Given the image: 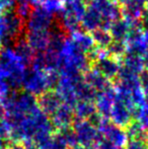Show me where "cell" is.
Wrapping results in <instances>:
<instances>
[{
  "label": "cell",
  "mask_w": 148,
  "mask_h": 149,
  "mask_svg": "<svg viewBox=\"0 0 148 149\" xmlns=\"http://www.w3.org/2000/svg\"><path fill=\"white\" fill-rule=\"evenodd\" d=\"M73 108L65 104H62L60 108L51 116V123L54 129L59 131L70 128L74 121Z\"/></svg>",
  "instance_id": "ba28073f"
},
{
  "label": "cell",
  "mask_w": 148,
  "mask_h": 149,
  "mask_svg": "<svg viewBox=\"0 0 148 149\" xmlns=\"http://www.w3.org/2000/svg\"><path fill=\"white\" fill-rule=\"evenodd\" d=\"M126 44V54H130V55L138 56V57L142 58L148 50V43L145 40L144 35H143V37L139 38V39H136L134 41H131Z\"/></svg>",
  "instance_id": "e0dca14e"
},
{
  "label": "cell",
  "mask_w": 148,
  "mask_h": 149,
  "mask_svg": "<svg viewBox=\"0 0 148 149\" xmlns=\"http://www.w3.org/2000/svg\"><path fill=\"white\" fill-rule=\"evenodd\" d=\"M6 116V113H5V109H4L3 104H2V102H0V120L1 119H4Z\"/></svg>",
  "instance_id": "f546056e"
},
{
  "label": "cell",
  "mask_w": 148,
  "mask_h": 149,
  "mask_svg": "<svg viewBox=\"0 0 148 149\" xmlns=\"http://www.w3.org/2000/svg\"><path fill=\"white\" fill-rule=\"evenodd\" d=\"M125 132L127 134L128 140L130 139H138V140H148V130L144 129L140 125L139 122L133 120L126 128Z\"/></svg>",
  "instance_id": "2e32d148"
},
{
  "label": "cell",
  "mask_w": 148,
  "mask_h": 149,
  "mask_svg": "<svg viewBox=\"0 0 148 149\" xmlns=\"http://www.w3.org/2000/svg\"><path fill=\"white\" fill-rule=\"evenodd\" d=\"M7 148V142L5 139L0 137V149H6Z\"/></svg>",
  "instance_id": "4dcf8cb0"
},
{
  "label": "cell",
  "mask_w": 148,
  "mask_h": 149,
  "mask_svg": "<svg viewBox=\"0 0 148 149\" xmlns=\"http://www.w3.org/2000/svg\"><path fill=\"white\" fill-rule=\"evenodd\" d=\"M59 135L61 136V138L63 139V141L65 142L66 145H67L68 147H72V146H74L77 144L76 136H75V134H74L73 129H71V128H67V129L61 130Z\"/></svg>",
  "instance_id": "7402d4cb"
},
{
  "label": "cell",
  "mask_w": 148,
  "mask_h": 149,
  "mask_svg": "<svg viewBox=\"0 0 148 149\" xmlns=\"http://www.w3.org/2000/svg\"><path fill=\"white\" fill-rule=\"evenodd\" d=\"M121 66L138 75H140L142 71L145 70L142 58L130 54H125L123 56L121 59Z\"/></svg>",
  "instance_id": "5bb4252c"
},
{
  "label": "cell",
  "mask_w": 148,
  "mask_h": 149,
  "mask_svg": "<svg viewBox=\"0 0 148 149\" xmlns=\"http://www.w3.org/2000/svg\"><path fill=\"white\" fill-rule=\"evenodd\" d=\"M120 66L119 60L109 56L105 51H101L99 57L91 63V68L99 71L110 81L116 80L120 70Z\"/></svg>",
  "instance_id": "277c9868"
},
{
  "label": "cell",
  "mask_w": 148,
  "mask_h": 149,
  "mask_svg": "<svg viewBox=\"0 0 148 149\" xmlns=\"http://www.w3.org/2000/svg\"><path fill=\"white\" fill-rule=\"evenodd\" d=\"M73 131L77 144L87 149H94L103 140L97 126L89 120H77L73 124Z\"/></svg>",
  "instance_id": "6da1fadb"
},
{
  "label": "cell",
  "mask_w": 148,
  "mask_h": 149,
  "mask_svg": "<svg viewBox=\"0 0 148 149\" xmlns=\"http://www.w3.org/2000/svg\"><path fill=\"white\" fill-rule=\"evenodd\" d=\"M142 59H143V64H144V69L148 71V50L146 53H145V55L142 57Z\"/></svg>",
  "instance_id": "f1b7e54d"
},
{
  "label": "cell",
  "mask_w": 148,
  "mask_h": 149,
  "mask_svg": "<svg viewBox=\"0 0 148 149\" xmlns=\"http://www.w3.org/2000/svg\"><path fill=\"white\" fill-rule=\"evenodd\" d=\"M101 137L104 141L108 142L116 147H124L128 142V137L125 129L110 123L107 119H104L97 127Z\"/></svg>",
  "instance_id": "3957f363"
},
{
  "label": "cell",
  "mask_w": 148,
  "mask_h": 149,
  "mask_svg": "<svg viewBox=\"0 0 148 149\" xmlns=\"http://www.w3.org/2000/svg\"><path fill=\"white\" fill-rule=\"evenodd\" d=\"M125 146L126 149H148V140L130 139Z\"/></svg>",
  "instance_id": "cb8c5ba5"
},
{
  "label": "cell",
  "mask_w": 148,
  "mask_h": 149,
  "mask_svg": "<svg viewBox=\"0 0 148 149\" xmlns=\"http://www.w3.org/2000/svg\"><path fill=\"white\" fill-rule=\"evenodd\" d=\"M22 90L35 96L48 91L49 88L46 80V72L37 70L33 67H26L22 76Z\"/></svg>",
  "instance_id": "7a4b0ae2"
},
{
  "label": "cell",
  "mask_w": 148,
  "mask_h": 149,
  "mask_svg": "<svg viewBox=\"0 0 148 149\" xmlns=\"http://www.w3.org/2000/svg\"><path fill=\"white\" fill-rule=\"evenodd\" d=\"M130 26L131 22L123 17L113 22L109 28V31L111 33L113 40L126 42V38L128 36L129 30H130Z\"/></svg>",
  "instance_id": "7c38bea8"
},
{
  "label": "cell",
  "mask_w": 148,
  "mask_h": 149,
  "mask_svg": "<svg viewBox=\"0 0 148 149\" xmlns=\"http://www.w3.org/2000/svg\"><path fill=\"white\" fill-rule=\"evenodd\" d=\"M62 1H63V3H64V2H67V1H71V0H62Z\"/></svg>",
  "instance_id": "d590c367"
},
{
  "label": "cell",
  "mask_w": 148,
  "mask_h": 149,
  "mask_svg": "<svg viewBox=\"0 0 148 149\" xmlns=\"http://www.w3.org/2000/svg\"><path fill=\"white\" fill-rule=\"evenodd\" d=\"M38 106L41 111L48 117H51L58 109L60 108L63 102L56 90H48L38 96Z\"/></svg>",
  "instance_id": "52a82bcc"
},
{
  "label": "cell",
  "mask_w": 148,
  "mask_h": 149,
  "mask_svg": "<svg viewBox=\"0 0 148 149\" xmlns=\"http://www.w3.org/2000/svg\"><path fill=\"white\" fill-rule=\"evenodd\" d=\"M91 39H92L94 45L97 46L99 49L105 51L108 48V46L112 43L113 38L110 33L109 30L107 29H103V28H99L95 29L94 31H90L89 33Z\"/></svg>",
  "instance_id": "9a60e30c"
},
{
  "label": "cell",
  "mask_w": 148,
  "mask_h": 149,
  "mask_svg": "<svg viewBox=\"0 0 148 149\" xmlns=\"http://www.w3.org/2000/svg\"><path fill=\"white\" fill-rule=\"evenodd\" d=\"M95 1H99V0H88L89 3H90V2H95Z\"/></svg>",
  "instance_id": "e575fe53"
},
{
  "label": "cell",
  "mask_w": 148,
  "mask_h": 149,
  "mask_svg": "<svg viewBox=\"0 0 148 149\" xmlns=\"http://www.w3.org/2000/svg\"><path fill=\"white\" fill-rule=\"evenodd\" d=\"M6 149H26V146L20 142H13L10 145H7Z\"/></svg>",
  "instance_id": "83f0119b"
},
{
  "label": "cell",
  "mask_w": 148,
  "mask_h": 149,
  "mask_svg": "<svg viewBox=\"0 0 148 149\" xmlns=\"http://www.w3.org/2000/svg\"><path fill=\"white\" fill-rule=\"evenodd\" d=\"M26 39L35 52L46 51L49 43L48 31H26Z\"/></svg>",
  "instance_id": "8fae6325"
},
{
  "label": "cell",
  "mask_w": 148,
  "mask_h": 149,
  "mask_svg": "<svg viewBox=\"0 0 148 149\" xmlns=\"http://www.w3.org/2000/svg\"><path fill=\"white\" fill-rule=\"evenodd\" d=\"M75 91H76L77 98L79 100H84V102H94V100L97 97V92L91 86H89L84 80H81L78 82L75 87Z\"/></svg>",
  "instance_id": "ac0fdd59"
},
{
  "label": "cell",
  "mask_w": 148,
  "mask_h": 149,
  "mask_svg": "<svg viewBox=\"0 0 148 149\" xmlns=\"http://www.w3.org/2000/svg\"><path fill=\"white\" fill-rule=\"evenodd\" d=\"M81 26L83 31L86 33H90L95 29L103 26V18H101V13L91 3L87 5L86 11L83 14L82 19H81Z\"/></svg>",
  "instance_id": "9c48e42d"
},
{
  "label": "cell",
  "mask_w": 148,
  "mask_h": 149,
  "mask_svg": "<svg viewBox=\"0 0 148 149\" xmlns=\"http://www.w3.org/2000/svg\"><path fill=\"white\" fill-rule=\"evenodd\" d=\"M54 14L43 5L34 6L28 19L26 22V31H48L53 20Z\"/></svg>",
  "instance_id": "5b68a950"
},
{
  "label": "cell",
  "mask_w": 148,
  "mask_h": 149,
  "mask_svg": "<svg viewBox=\"0 0 148 149\" xmlns=\"http://www.w3.org/2000/svg\"><path fill=\"white\" fill-rule=\"evenodd\" d=\"M10 91H11V88H10L9 84L6 81L5 77L0 73V100L7 96L10 93Z\"/></svg>",
  "instance_id": "484cf974"
},
{
  "label": "cell",
  "mask_w": 148,
  "mask_h": 149,
  "mask_svg": "<svg viewBox=\"0 0 148 149\" xmlns=\"http://www.w3.org/2000/svg\"><path fill=\"white\" fill-rule=\"evenodd\" d=\"M69 149H87V148H85V147H83V146H81V145H79V144H76V145H74V146H72V147H70Z\"/></svg>",
  "instance_id": "1f68e13d"
},
{
  "label": "cell",
  "mask_w": 148,
  "mask_h": 149,
  "mask_svg": "<svg viewBox=\"0 0 148 149\" xmlns=\"http://www.w3.org/2000/svg\"><path fill=\"white\" fill-rule=\"evenodd\" d=\"M134 120L139 122L144 129L148 130V102H144L142 106L136 109L134 113Z\"/></svg>",
  "instance_id": "ffe728a7"
},
{
  "label": "cell",
  "mask_w": 148,
  "mask_h": 149,
  "mask_svg": "<svg viewBox=\"0 0 148 149\" xmlns=\"http://www.w3.org/2000/svg\"><path fill=\"white\" fill-rule=\"evenodd\" d=\"M126 50H127L126 42L113 40L112 43L110 44L107 49L105 50V52L109 56H111V57L116 58V59H118V60H121L123 56L126 54Z\"/></svg>",
  "instance_id": "d6986e66"
},
{
  "label": "cell",
  "mask_w": 148,
  "mask_h": 149,
  "mask_svg": "<svg viewBox=\"0 0 148 149\" xmlns=\"http://www.w3.org/2000/svg\"><path fill=\"white\" fill-rule=\"evenodd\" d=\"M74 117L77 120H89L97 114L94 102L79 100L73 108Z\"/></svg>",
  "instance_id": "4fadbf2b"
},
{
  "label": "cell",
  "mask_w": 148,
  "mask_h": 149,
  "mask_svg": "<svg viewBox=\"0 0 148 149\" xmlns=\"http://www.w3.org/2000/svg\"><path fill=\"white\" fill-rule=\"evenodd\" d=\"M0 48H1V43H0Z\"/></svg>",
  "instance_id": "8d00e7d4"
},
{
  "label": "cell",
  "mask_w": 148,
  "mask_h": 149,
  "mask_svg": "<svg viewBox=\"0 0 148 149\" xmlns=\"http://www.w3.org/2000/svg\"><path fill=\"white\" fill-rule=\"evenodd\" d=\"M117 1H118V3L120 4L121 6H122L123 4H124V3H126V2L128 1V0H117Z\"/></svg>",
  "instance_id": "836d02e7"
},
{
  "label": "cell",
  "mask_w": 148,
  "mask_h": 149,
  "mask_svg": "<svg viewBox=\"0 0 148 149\" xmlns=\"http://www.w3.org/2000/svg\"><path fill=\"white\" fill-rule=\"evenodd\" d=\"M83 80L91 86L97 92L103 91V90L109 88L112 86V81L106 78L104 75H101L99 71L90 68L83 73Z\"/></svg>",
  "instance_id": "30bf717a"
},
{
  "label": "cell",
  "mask_w": 148,
  "mask_h": 149,
  "mask_svg": "<svg viewBox=\"0 0 148 149\" xmlns=\"http://www.w3.org/2000/svg\"><path fill=\"white\" fill-rule=\"evenodd\" d=\"M94 149H124V148L123 147H116V146H113L110 143H108V142L101 140V141L99 143V145H97Z\"/></svg>",
  "instance_id": "4316f807"
},
{
  "label": "cell",
  "mask_w": 148,
  "mask_h": 149,
  "mask_svg": "<svg viewBox=\"0 0 148 149\" xmlns=\"http://www.w3.org/2000/svg\"><path fill=\"white\" fill-rule=\"evenodd\" d=\"M143 33H144L145 40H146V42L148 43V29H146V30H143Z\"/></svg>",
  "instance_id": "d6a6232c"
},
{
  "label": "cell",
  "mask_w": 148,
  "mask_h": 149,
  "mask_svg": "<svg viewBox=\"0 0 148 149\" xmlns=\"http://www.w3.org/2000/svg\"><path fill=\"white\" fill-rule=\"evenodd\" d=\"M140 79V86L145 96V100L148 102V71L143 70L142 73L139 75Z\"/></svg>",
  "instance_id": "d4e9b609"
},
{
  "label": "cell",
  "mask_w": 148,
  "mask_h": 149,
  "mask_svg": "<svg viewBox=\"0 0 148 149\" xmlns=\"http://www.w3.org/2000/svg\"><path fill=\"white\" fill-rule=\"evenodd\" d=\"M12 132H13V126L10 120L7 118L0 120V137L5 140L11 139Z\"/></svg>",
  "instance_id": "44dd1931"
},
{
  "label": "cell",
  "mask_w": 148,
  "mask_h": 149,
  "mask_svg": "<svg viewBox=\"0 0 148 149\" xmlns=\"http://www.w3.org/2000/svg\"><path fill=\"white\" fill-rule=\"evenodd\" d=\"M42 5L49 10L51 13H55L59 9H61L63 6V1L62 0H42Z\"/></svg>",
  "instance_id": "603a6c76"
},
{
  "label": "cell",
  "mask_w": 148,
  "mask_h": 149,
  "mask_svg": "<svg viewBox=\"0 0 148 149\" xmlns=\"http://www.w3.org/2000/svg\"><path fill=\"white\" fill-rule=\"evenodd\" d=\"M116 89L115 86L109 87V88L97 92V97L94 100V106L97 113L104 119L109 120L110 114H111L112 108L116 100Z\"/></svg>",
  "instance_id": "8992f818"
}]
</instances>
